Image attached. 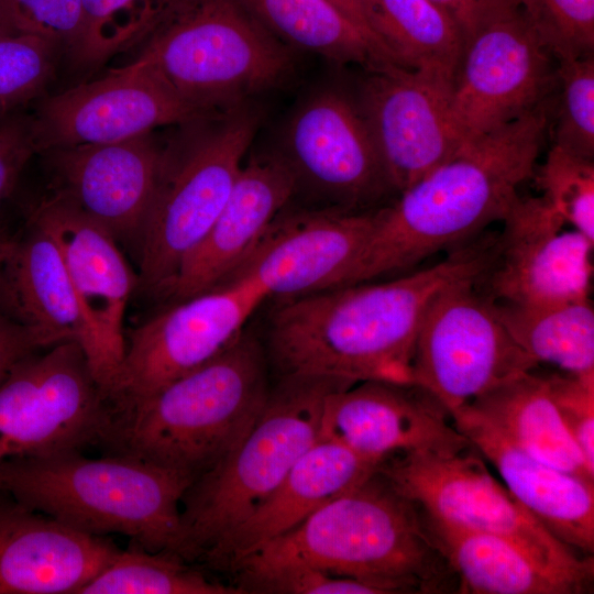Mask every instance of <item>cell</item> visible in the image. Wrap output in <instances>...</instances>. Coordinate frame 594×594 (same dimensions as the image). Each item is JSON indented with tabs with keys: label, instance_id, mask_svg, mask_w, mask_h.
Instances as JSON below:
<instances>
[{
	"label": "cell",
	"instance_id": "obj_1",
	"mask_svg": "<svg viewBox=\"0 0 594 594\" xmlns=\"http://www.w3.org/2000/svg\"><path fill=\"white\" fill-rule=\"evenodd\" d=\"M495 255L496 239L487 240L393 280L344 285L283 301L272 316L264 346L268 365L278 377L413 384L416 340L431 300L455 280L482 277Z\"/></svg>",
	"mask_w": 594,
	"mask_h": 594
},
{
	"label": "cell",
	"instance_id": "obj_2",
	"mask_svg": "<svg viewBox=\"0 0 594 594\" xmlns=\"http://www.w3.org/2000/svg\"><path fill=\"white\" fill-rule=\"evenodd\" d=\"M553 96L454 156L378 208L370 239L344 285L409 268L502 221L536 170L550 128Z\"/></svg>",
	"mask_w": 594,
	"mask_h": 594
},
{
	"label": "cell",
	"instance_id": "obj_3",
	"mask_svg": "<svg viewBox=\"0 0 594 594\" xmlns=\"http://www.w3.org/2000/svg\"><path fill=\"white\" fill-rule=\"evenodd\" d=\"M278 564L309 565L354 578L384 594L458 593L457 578L432 539L421 507L380 468L266 543L237 570Z\"/></svg>",
	"mask_w": 594,
	"mask_h": 594
},
{
	"label": "cell",
	"instance_id": "obj_4",
	"mask_svg": "<svg viewBox=\"0 0 594 594\" xmlns=\"http://www.w3.org/2000/svg\"><path fill=\"white\" fill-rule=\"evenodd\" d=\"M268 361L251 332L150 397L111 413L102 447L194 481L249 432L267 398ZM193 481V482H194Z\"/></svg>",
	"mask_w": 594,
	"mask_h": 594
},
{
	"label": "cell",
	"instance_id": "obj_5",
	"mask_svg": "<svg viewBox=\"0 0 594 594\" xmlns=\"http://www.w3.org/2000/svg\"><path fill=\"white\" fill-rule=\"evenodd\" d=\"M193 479L122 454L81 451L0 463V492L76 530L120 534L152 552L178 556L180 502Z\"/></svg>",
	"mask_w": 594,
	"mask_h": 594
},
{
	"label": "cell",
	"instance_id": "obj_6",
	"mask_svg": "<svg viewBox=\"0 0 594 594\" xmlns=\"http://www.w3.org/2000/svg\"><path fill=\"white\" fill-rule=\"evenodd\" d=\"M352 385L330 377H278L241 442L186 490L178 556L204 560L252 515L319 439L327 395Z\"/></svg>",
	"mask_w": 594,
	"mask_h": 594
},
{
	"label": "cell",
	"instance_id": "obj_7",
	"mask_svg": "<svg viewBox=\"0 0 594 594\" xmlns=\"http://www.w3.org/2000/svg\"><path fill=\"white\" fill-rule=\"evenodd\" d=\"M248 102L176 125L162 143L136 292L160 297L223 208L258 128Z\"/></svg>",
	"mask_w": 594,
	"mask_h": 594
},
{
	"label": "cell",
	"instance_id": "obj_8",
	"mask_svg": "<svg viewBox=\"0 0 594 594\" xmlns=\"http://www.w3.org/2000/svg\"><path fill=\"white\" fill-rule=\"evenodd\" d=\"M139 46L134 61L205 113L248 102L294 70L288 46L238 0H175Z\"/></svg>",
	"mask_w": 594,
	"mask_h": 594
},
{
	"label": "cell",
	"instance_id": "obj_9",
	"mask_svg": "<svg viewBox=\"0 0 594 594\" xmlns=\"http://www.w3.org/2000/svg\"><path fill=\"white\" fill-rule=\"evenodd\" d=\"M380 471L428 515L504 538L546 570L593 592L594 556L583 557L553 537L492 476L473 446L455 454H399Z\"/></svg>",
	"mask_w": 594,
	"mask_h": 594
},
{
	"label": "cell",
	"instance_id": "obj_10",
	"mask_svg": "<svg viewBox=\"0 0 594 594\" xmlns=\"http://www.w3.org/2000/svg\"><path fill=\"white\" fill-rule=\"evenodd\" d=\"M110 421L81 346L59 342L23 359L0 385V463L102 447Z\"/></svg>",
	"mask_w": 594,
	"mask_h": 594
},
{
	"label": "cell",
	"instance_id": "obj_11",
	"mask_svg": "<svg viewBox=\"0 0 594 594\" xmlns=\"http://www.w3.org/2000/svg\"><path fill=\"white\" fill-rule=\"evenodd\" d=\"M481 277L444 286L431 300L416 340L411 377L452 414L538 364L514 341Z\"/></svg>",
	"mask_w": 594,
	"mask_h": 594
},
{
	"label": "cell",
	"instance_id": "obj_12",
	"mask_svg": "<svg viewBox=\"0 0 594 594\" xmlns=\"http://www.w3.org/2000/svg\"><path fill=\"white\" fill-rule=\"evenodd\" d=\"M553 62L515 0H499L466 42L454 75L450 117L462 147L551 97Z\"/></svg>",
	"mask_w": 594,
	"mask_h": 594
},
{
	"label": "cell",
	"instance_id": "obj_13",
	"mask_svg": "<svg viewBox=\"0 0 594 594\" xmlns=\"http://www.w3.org/2000/svg\"><path fill=\"white\" fill-rule=\"evenodd\" d=\"M266 299L249 280H227L173 302L130 330L120 373L107 396L112 411L150 397L219 355Z\"/></svg>",
	"mask_w": 594,
	"mask_h": 594
},
{
	"label": "cell",
	"instance_id": "obj_14",
	"mask_svg": "<svg viewBox=\"0 0 594 594\" xmlns=\"http://www.w3.org/2000/svg\"><path fill=\"white\" fill-rule=\"evenodd\" d=\"M366 73L356 102L399 194L462 147L450 117L454 78L399 65Z\"/></svg>",
	"mask_w": 594,
	"mask_h": 594
},
{
	"label": "cell",
	"instance_id": "obj_15",
	"mask_svg": "<svg viewBox=\"0 0 594 594\" xmlns=\"http://www.w3.org/2000/svg\"><path fill=\"white\" fill-rule=\"evenodd\" d=\"M209 114L184 101L150 66L133 61L102 78L43 98L32 120L38 154L124 141Z\"/></svg>",
	"mask_w": 594,
	"mask_h": 594
},
{
	"label": "cell",
	"instance_id": "obj_16",
	"mask_svg": "<svg viewBox=\"0 0 594 594\" xmlns=\"http://www.w3.org/2000/svg\"><path fill=\"white\" fill-rule=\"evenodd\" d=\"M377 210L282 211L221 283L245 279L282 301L339 287L361 256Z\"/></svg>",
	"mask_w": 594,
	"mask_h": 594
},
{
	"label": "cell",
	"instance_id": "obj_17",
	"mask_svg": "<svg viewBox=\"0 0 594 594\" xmlns=\"http://www.w3.org/2000/svg\"><path fill=\"white\" fill-rule=\"evenodd\" d=\"M285 153L300 183L333 208L371 210L395 191L356 100L336 88L310 95L285 132Z\"/></svg>",
	"mask_w": 594,
	"mask_h": 594
},
{
	"label": "cell",
	"instance_id": "obj_18",
	"mask_svg": "<svg viewBox=\"0 0 594 594\" xmlns=\"http://www.w3.org/2000/svg\"><path fill=\"white\" fill-rule=\"evenodd\" d=\"M484 275L494 300L547 305L590 297L594 242L539 197H516Z\"/></svg>",
	"mask_w": 594,
	"mask_h": 594
},
{
	"label": "cell",
	"instance_id": "obj_19",
	"mask_svg": "<svg viewBox=\"0 0 594 594\" xmlns=\"http://www.w3.org/2000/svg\"><path fill=\"white\" fill-rule=\"evenodd\" d=\"M319 438L378 464L409 452L455 454L472 447L449 410L425 388L382 381L329 393Z\"/></svg>",
	"mask_w": 594,
	"mask_h": 594
},
{
	"label": "cell",
	"instance_id": "obj_20",
	"mask_svg": "<svg viewBox=\"0 0 594 594\" xmlns=\"http://www.w3.org/2000/svg\"><path fill=\"white\" fill-rule=\"evenodd\" d=\"M162 143L153 132L129 140L45 150L54 190L138 248L153 198Z\"/></svg>",
	"mask_w": 594,
	"mask_h": 594
},
{
	"label": "cell",
	"instance_id": "obj_21",
	"mask_svg": "<svg viewBox=\"0 0 594 594\" xmlns=\"http://www.w3.org/2000/svg\"><path fill=\"white\" fill-rule=\"evenodd\" d=\"M28 220L47 232L61 251L101 344L111 378L110 392L124 359L123 318L138 288V273L131 270L118 241L106 228L56 193L32 205Z\"/></svg>",
	"mask_w": 594,
	"mask_h": 594
},
{
	"label": "cell",
	"instance_id": "obj_22",
	"mask_svg": "<svg viewBox=\"0 0 594 594\" xmlns=\"http://www.w3.org/2000/svg\"><path fill=\"white\" fill-rule=\"evenodd\" d=\"M0 309L21 324L77 342L107 395L111 378L105 354L51 235L26 219L10 238L0 263Z\"/></svg>",
	"mask_w": 594,
	"mask_h": 594
},
{
	"label": "cell",
	"instance_id": "obj_23",
	"mask_svg": "<svg viewBox=\"0 0 594 594\" xmlns=\"http://www.w3.org/2000/svg\"><path fill=\"white\" fill-rule=\"evenodd\" d=\"M120 551L0 492V594H78Z\"/></svg>",
	"mask_w": 594,
	"mask_h": 594
},
{
	"label": "cell",
	"instance_id": "obj_24",
	"mask_svg": "<svg viewBox=\"0 0 594 594\" xmlns=\"http://www.w3.org/2000/svg\"><path fill=\"white\" fill-rule=\"evenodd\" d=\"M296 189L295 174L282 154L250 157L210 230L160 297L173 304L219 285L283 211Z\"/></svg>",
	"mask_w": 594,
	"mask_h": 594
},
{
	"label": "cell",
	"instance_id": "obj_25",
	"mask_svg": "<svg viewBox=\"0 0 594 594\" xmlns=\"http://www.w3.org/2000/svg\"><path fill=\"white\" fill-rule=\"evenodd\" d=\"M380 465L336 441L319 438L272 495L202 561L215 570L233 574L246 558L327 502L362 483Z\"/></svg>",
	"mask_w": 594,
	"mask_h": 594
},
{
	"label": "cell",
	"instance_id": "obj_26",
	"mask_svg": "<svg viewBox=\"0 0 594 594\" xmlns=\"http://www.w3.org/2000/svg\"><path fill=\"white\" fill-rule=\"evenodd\" d=\"M452 422L492 462L508 491L558 540L594 554V482L551 466L506 440L465 407Z\"/></svg>",
	"mask_w": 594,
	"mask_h": 594
},
{
	"label": "cell",
	"instance_id": "obj_27",
	"mask_svg": "<svg viewBox=\"0 0 594 594\" xmlns=\"http://www.w3.org/2000/svg\"><path fill=\"white\" fill-rule=\"evenodd\" d=\"M462 407L540 461L594 482L561 420L544 375L534 370L520 373Z\"/></svg>",
	"mask_w": 594,
	"mask_h": 594
},
{
	"label": "cell",
	"instance_id": "obj_28",
	"mask_svg": "<svg viewBox=\"0 0 594 594\" xmlns=\"http://www.w3.org/2000/svg\"><path fill=\"white\" fill-rule=\"evenodd\" d=\"M422 512L432 539L457 578L458 593H586L575 582L546 570L504 538L465 529Z\"/></svg>",
	"mask_w": 594,
	"mask_h": 594
},
{
	"label": "cell",
	"instance_id": "obj_29",
	"mask_svg": "<svg viewBox=\"0 0 594 594\" xmlns=\"http://www.w3.org/2000/svg\"><path fill=\"white\" fill-rule=\"evenodd\" d=\"M287 46L365 70L397 65L327 0H238Z\"/></svg>",
	"mask_w": 594,
	"mask_h": 594
},
{
	"label": "cell",
	"instance_id": "obj_30",
	"mask_svg": "<svg viewBox=\"0 0 594 594\" xmlns=\"http://www.w3.org/2000/svg\"><path fill=\"white\" fill-rule=\"evenodd\" d=\"M507 331L538 365L594 376V308L590 297L547 305L495 300Z\"/></svg>",
	"mask_w": 594,
	"mask_h": 594
},
{
	"label": "cell",
	"instance_id": "obj_31",
	"mask_svg": "<svg viewBox=\"0 0 594 594\" xmlns=\"http://www.w3.org/2000/svg\"><path fill=\"white\" fill-rule=\"evenodd\" d=\"M372 10L374 32L399 66L454 78L465 36L446 9L432 0H372Z\"/></svg>",
	"mask_w": 594,
	"mask_h": 594
},
{
	"label": "cell",
	"instance_id": "obj_32",
	"mask_svg": "<svg viewBox=\"0 0 594 594\" xmlns=\"http://www.w3.org/2000/svg\"><path fill=\"white\" fill-rule=\"evenodd\" d=\"M175 0H81L78 37L66 54L72 66L92 70L139 46Z\"/></svg>",
	"mask_w": 594,
	"mask_h": 594
},
{
	"label": "cell",
	"instance_id": "obj_33",
	"mask_svg": "<svg viewBox=\"0 0 594 594\" xmlns=\"http://www.w3.org/2000/svg\"><path fill=\"white\" fill-rule=\"evenodd\" d=\"M170 552L138 546L118 556L78 594H243L235 585L211 581Z\"/></svg>",
	"mask_w": 594,
	"mask_h": 594
},
{
	"label": "cell",
	"instance_id": "obj_34",
	"mask_svg": "<svg viewBox=\"0 0 594 594\" xmlns=\"http://www.w3.org/2000/svg\"><path fill=\"white\" fill-rule=\"evenodd\" d=\"M556 61L553 145L579 156H594L593 54Z\"/></svg>",
	"mask_w": 594,
	"mask_h": 594
},
{
	"label": "cell",
	"instance_id": "obj_35",
	"mask_svg": "<svg viewBox=\"0 0 594 594\" xmlns=\"http://www.w3.org/2000/svg\"><path fill=\"white\" fill-rule=\"evenodd\" d=\"M59 48L57 42L38 34L0 36V117L43 96Z\"/></svg>",
	"mask_w": 594,
	"mask_h": 594
},
{
	"label": "cell",
	"instance_id": "obj_36",
	"mask_svg": "<svg viewBox=\"0 0 594 594\" xmlns=\"http://www.w3.org/2000/svg\"><path fill=\"white\" fill-rule=\"evenodd\" d=\"M541 198L568 224L594 242V163L557 145L539 167Z\"/></svg>",
	"mask_w": 594,
	"mask_h": 594
},
{
	"label": "cell",
	"instance_id": "obj_37",
	"mask_svg": "<svg viewBox=\"0 0 594 594\" xmlns=\"http://www.w3.org/2000/svg\"><path fill=\"white\" fill-rule=\"evenodd\" d=\"M554 59L593 54L594 0H515Z\"/></svg>",
	"mask_w": 594,
	"mask_h": 594
},
{
	"label": "cell",
	"instance_id": "obj_38",
	"mask_svg": "<svg viewBox=\"0 0 594 594\" xmlns=\"http://www.w3.org/2000/svg\"><path fill=\"white\" fill-rule=\"evenodd\" d=\"M563 425L594 474V376L544 375Z\"/></svg>",
	"mask_w": 594,
	"mask_h": 594
},
{
	"label": "cell",
	"instance_id": "obj_39",
	"mask_svg": "<svg viewBox=\"0 0 594 594\" xmlns=\"http://www.w3.org/2000/svg\"><path fill=\"white\" fill-rule=\"evenodd\" d=\"M8 10L15 33L52 38L66 54L78 37L81 0H8Z\"/></svg>",
	"mask_w": 594,
	"mask_h": 594
},
{
	"label": "cell",
	"instance_id": "obj_40",
	"mask_svg": "<svg viewBox=\"0 0 594 594\" xmlns=\"http://www.w3.org/2000/svg\"><path fill=\"white\" fill-rule=\"evenodd\" d=\"M36 153L32 116L16 111L0 117V205Z\"/></svg>",
	"mask_w": 594,
	"mask_h": 594
},
{
	"label": "cell",
	"instance_id": "obj_41",
	"mask_svg": "<svg viewBox=\"0 0 594 594\" xmlns=\"http://www.w3.org/2000/svg\"><path fill=\"white\" fill-rule=\"evenodd\" d=\"M59 342L63 341L21 324L0 309V385L23 359Z\"/></svg>",
	"mask_w": 594,
	"mask_h": 594
},
{
	"label": "cell",
	"instance_id": "obj_42",
	"mask_svg": "<svg viewBox=\"0 0 594 594\" xmlns=\"http://www.w3.org/2000/svg\"><path fill=\"white\" fill-rule=\"evenodd\" d=\"M446 9L459 23L465 44L499 0H432Z\"/></svg>",
	"mask_w": 594,
	"mask_h": 594
},
{
	"label": "cell",
	"instance_id": "obj_43",
	"mask_svg": "<svg viewBox=\"0 0 594 594\" xmlns=\"http://www.w3.org/2000/svg\"><path fill=\"white\" fill-rule=\"evenodd\" d=\"M393 62L394 58L377 38L373 26L372 0H327ZM396 63V62H395ZM397 64V63H396ZM398 65V64H397Z\"/></svg>",
	"mask_w": 594,
	"mask_h": 594
},
{
	"label": "cell",
	"instance_id": "obj_44",
	"mask_svg": "<svg viewBox=\"0 0 594 594\" xmlns=\"http://www.w3.org/2000/svg\"><path fill=\"white\" fill-rule=\"evenodd\" d=\"M15 33L11 26L8 0H0V36Z\"/></svg>",
	"mask_w": 594,
	"mask_h": 594
},
{
	"label": "cell",
	"instance_id": "obj_45",
	"mask_svg": "<svg viewBox=\"0 0 594 594\" xmlns=\"http://www.w3.org/2000/svg\"><path fill=\"white\" fill-rule=\"evenodd\" d=\"M8 242H9V239L3 242L1 245H0V263L4 256V253H6V250H7V246H8Z\"/></svg>",
	"mask_w": 594,
	"mask_h": 594
},
{
	"label": "cell",
	"instance_id": "obj_46",
	"mask_svg": "<svg viewBox=\"0 0 594 594\" xmlns=\"http://www.w3.org/2000/svg\"><path fill=\"white\" fill-rule=\"evenodd\" d=\"M8 240V237L4 234L2 228L0 227V245Z\"/></svg>",
	"mask_w": 594,
	"mask_h": 594
}]
</instances>
